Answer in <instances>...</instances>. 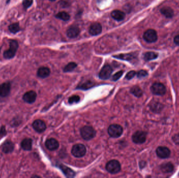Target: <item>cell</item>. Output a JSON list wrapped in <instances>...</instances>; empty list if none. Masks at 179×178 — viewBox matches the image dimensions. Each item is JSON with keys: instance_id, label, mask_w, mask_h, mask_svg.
<instances>
[{"instance_id": "f1b7e54d", "label": "cell", "mask_w": 179, "mask_h": 178, "mask_svg": "<svg viewBox=\"0 0 179 178\" xmlns=\"http://www.w3.org/2000/svg\"><path fill=\"white\" fill-rule=\"evenodd\" d=\"M9 30L13 34H16L20 31V27L18 23H13L11 24L8 27Z\"/></svg>"}, {"instance_id": "e575fe53", "label": "cell", "mask_w": 179, "mask_h": 178, "mask_svg": "<svg viewBox=\"0 0 179 178\" xmlns=\"http://www.w3.org/2000/svg\"><path fill=\"white\" fill-rule=\"evenodd\" d=\"M136 72L134 71H131L130 72H129L126 75V78L127 80H131L134 77V76L136 75Z\"/></svg>"}, {"instance_id": "8992f818", "label": "cell", "mask_w": 179, "mask_h": 178, "mask_svg": "<svg viewBox=\"0 0 179 178\" xmlns=\"http://www.w3.org/2000/svg\"><path fill=\"white\" fill-rule=\"evenodd\" d=\"M150 89L152 94L156 95L162 96L166 93V88L161 83H154Z\"/></svg>"}, {"instance_id": "7402d4cb", "label": "cell", "mask_w": 179, "mask_h": 178, "mask_svg": "<svg viewBox=\"0 0 179 178\" xmlns=\"http://www.w3.org/2000/svg\"><path fill=\"white\" fill-rule=\"evenodd\" d=\"M32 140L30 138H25L22 142L21 146L25 151H30L32 148Z\"/></svg>"}, {"instance_id": "5b68a950", "label": "cell", "mask_w": 179, "mask_h": 178, "mask_svg": "<svg viewBox=\"0 0 179 178\" xmlns=\"http://www.w3.org/2000/svg\"><path fill=\"white\" fill-rule=\"evenodd\" d=\"M86 147L83 144H78L73 146L71 150V153L74 157L80 158L86 155Z\"/></svg>"}, {"instance_id": "52a82bcc", "label": "cell", "mask_w": 179, "mask_h": 178, "mask_svg": "<svg viewBox=\"0 0 179 178\" xmlns=\"http://www.w3.org/2000/svg\"><path fill=\"white\" fill-rule=\"evenodd\" d=\"M144 40L148 43H154L158 39V36L156 30L149 29L146 30L143 35Z\"/></svg>"}, {"instance_id": "ffe728a7", "label": "cell", "mask_w": 179, "mask_h": 178, "mask_svg": "<svg viewBox=\"0 0 179 178\" xmlns=\"http://www.w3.org/2000/svg\"><path fill=\"white\" fill-rule=\"evenodd\" d=\"M150 109L152 111V112L155 113L160 112L164 108L163 105L159 102L154 101L153 103H150Z\"/></svg>"}, {"instance_id": "4fadbf2b", "label": "cell", "mask_w": 179, "mask_h": 178, "mask_svg": "<svg viewBox=\"0 0 179 178\" xmlns=\"http://www.w3.org/2000/svg\"><path fill=\"white\" fill-rule=\"evenodd\" d=\"M102 31V26L100 23H93L91 25L89 33L92 36H97L100 35Z\"/></svg>"}, {"instance_id": "7a4b0ae2", "label": "cell", "mask_w": 179, "mask_h": 178, "mask_svg": "<svg viewBox=\"0 0 179 178\" xmlns=\"http://www.w3.org/2000/svg\"><path fill=\"white\" fill-rule=\"evenodd\" d=\"M82 138L86 140H89L94 138L96 135V132L93 128L90 126H86L81 129Z\"/></svg>"}, {"instance_id": "44dd1931", "label": "cell", "mask_w": 179, "mask_h": 178, "mask_svg": "<svg viewBox=\"0 0 179 178\" xmlns=\"http://www.w3.org/2000/svg\"><path fill=\"white\" fill-rule=\"evenodd\" d=\"M160 169L164 173L171 172L174 169V166L171 163H166L162 164L160 166Z\"/></svg>"}, {"instance_id": "6da1fadb", "label": "cell", "mask_w": 179, "mask_h": 178, "mask_svg": "<svg viewBox=\"0 0 179 178\" xmlns=\"http://www.w3.org/2000/svg\"><path fill=\"white\" fill-rule=\"evenodd\" d=\"M18 48V41L15 40H11L10 43V48L8 50L5 51L3 53V56L6 59H11L15 55Z\"/></svg>"}, {"instance_id": "484cf974", "label": "cell", "mask_w": 179, "mask_h": 178, "mask_svg": "<svg viewBox=\"0 0 179 178\" xmlns=\"http://www.w3.org/2000/svg\"><path fill=\"white\" fill-rule=\"evenodd\" d=\"M158 55L156 53L153 52H148L144 54V58L145 60L148 61L154 60L158 58Z\"/></svg>"}, {"instance_id": "3957f363", "label": "cell", "mask_w": 179, "mask_h": 178, "mask_svg": "<svg viewBox=\"0 0 179 178\" xmlns=\"http://www.w3.org/2000/svg\"><path fill=\"white\" fill-rule=\"evenodd\" d=\"M121 164L119 161L116 160H112L106 164V170L112 174L118 173L121 170Z\"/></svg>"}, {"instance_id": "7c38bea8", "label": "cell", "mask_w": 179, "mask_h": 178, "mask_svg": "<svg viewBox=\"0 0 179 178\" xmlns=\"http://www.w3.org/2000/svg\"><path fill=\"white\" fill-rule=\"evenodd\" d=\"M80 30L78 26H71L67 31V35L70 38H75L80 34Z\"/></svg>"}, {"instance_id": "9c48e42d", "label": "cell", "mask_w": 179, "mask_h": 178, "mask_svg": "<svg viewBox=\"0 0 179 178\" xmlns=\"http://www.w3.org/2000/svg\"><path fill=\"white\" fill-rule=\"evenodd\" d=\"M112 72L113 69L110 65H104L99 73V77L102 80H106L111 77Z\"/></svg>"}, {"instance_id": "ac0fdd59", "label": "cell", "mask_w": 179, "mask_h": 178, "mask_svg": "<svg viewBox=\"0 0 179 178\" xmlns=\"http://www.w3.org/2000/svg\"><path fill=\"white\" fill-rule=\"evenodd\" d=\"M111 16L112 18L117 21H121L125 17V13L120 10H114L111 13Z\"/></svg>"}, {"instance_id": "f35d334b", "label": "cell", "mask_w": 179, "mask_h": 178, "mask_svg": "<svg viewBox=\"0 0 179 178\" xmlns=\"http://www.w3.org/2000/svg\"><path fill=\"white\" fill-rule=\"evenodd\" d=\"M10 1V0H8V2H9V1Z\"/></svg>"}, {"instance_id": "2e32d148", "label": "cell", "mask_w": 179, "mask_h": 178, "mask_svg": "<svg viewBox=\"0 0 179 178\" xmlns=\"http://www.w3.org/2000/svg\"><path fill=\"white\" fill-rule=\"evenodd\" d=\"M10 83L7 82L0 85V96L3 97L8 96L10 93Z\"/></svg>"}, {"instance_id": "8d00e7d4", "label": "cell", "mask_w": 179, "mask_h": 178, "mask_svg": "<svg viewBox=\"0 0 179 178\" xmlns=\"http://www.w3.org/2000/svg\"><path fill=\"white\" fill-rule=\"evenodd\" d=\"M174 42L177 45H179V35H177L174 37Z\"/></svg>"}, {"instance_id": "83f0119b", "label": "cell", "mask_w": 179, "mask_h": 178, "mask_svg": "<svg viewBox=\"0 0 179 178\" xmlns=\"http://www.w3.org/2000/svg\"><path fill=\"white\" fill-rule=\"evenodd\" d=\"M131 92L137 97H140L142 95V91L138 86H134L131 88Z\"/></svg>"}, {"instance_id": "d6986e66", "label": "cell", "mask_w": 179, "mask_h": 178, "mask_svg": "<svg viewBox=\"0 0 179 178\" xmlns=\"http://www.w3.org/2000/svg\"><path fill=\"white\" fill-rule=\"evenodd\" d=\"M51 71L47 67H41L37 71V75L41 78H45L50 75Z\"/></svg>"}, {"instance_id": "1f68e13d", "label": "cell", "mask_w": 179, "mask_h": 178, "mask_svg": "<svg viewBox=\"0 0 179 178\" xmlns=\"http://www.w3.org/2000/svg\"><path fill=\"white\" fill-rule=\"evenodd\" d=\"M33 0H24L23 2V5L25 9H27L29 8L33 4Z\"/></svg>"}, {"instance_id": "ba28073f", "label": "cell", "mask_w": 179, "mask_h": 178, "mask_svg": "<svg viewBox=\"0 0 179 178\" xmlns=\"http://www.w3.org/2000/svg\"><path fill=\"white\" fill-rule=\"evenodd\" d=\"M147 133L144 131H138L134 133L132 136V140L134 143L141 144L145 143L146 140Z\"/></svg>"}, {"instance_id": "d4e9b609", "label": "cell", "mask_w": 179, "mask_h": 178, "mask_svg": "<svg viewBox=\"0 0 179 178\" xmlns=\"http://www.w3.org/2000/svg\"><path fill=\"white\" fill-rule=\"evenodd\" d=\"M113 57L118 59H120L121 60L128 61L132 60L134 58V55L131 54H129V53L128 54H120L113 56Z\"/></svg>"}, {"instance_id": "f546056e", "label": "cell", "mask_w": 179, "mask_h": 178, "mask_svg": "<svg viewBox=\"0 0 179 178\" xmlns=\"http://www.w3.org/2000/svg\"><path fill=\"white\" fill-rule=\"evenodd\" d=\"M77 66V64L76 63L70 62V63H68L65 67L63 69V71L65 72H69L72 71Z\"/></svg>"}, {"instance_id": "e0dca14e", "label": "cell", "mask_w": 179, "mask_h": 178, "mask_svg": "<svg viewBox=\"0 0 179 178\" xmlns=\"http://www.w3.org/2000/svg\"><path fill=\"white\" fill-rule=\"evenodd\" d=\"M14 148V145L12 142H11L10 140H7L6 141L5 143L3 144L2 146V150L3 152L5 153V154H8V153H10L13 151Z\"/></svg>"}, {"instance_id": "8fae6325", "label": "cell", "mask_w": 179, "mask_h": 178, "mask_svg": "<svg viewBox=\"0 0 179 178\" xmlns=\"http://www.w3.org/2000/svg\"><path fill=\"white\" fill-rule=\"evenodd\" d=\"M33 127L34 130L38 133H42L46 128V124L43 121L36 120L33 123Z\"/></svg>"}, {"instance_id": "d6a6232c", "label": "cell", "mask_w": 179, "mask_h": 178, "mask_svg": "<svg viewBox=\"0 0 179 178\" xmlns=\"http://www.w3.org/2000/svg\"><path fill=\"white\" fill-rule=\"evenodd\" d=\"M123 74V72L122 71H119L118 72H117L113 76V80H114V81H116V80H118L121 77Z\"/></svg>"}, {"instance_id": "d590c367", "label": "cell", "mask_w": 179, "mask_h": 178, "mask_svg": "<svg viewBox=\"0 0 179 178\" xmlns=\"http://www.w3.org/2000/svg\"><path fill=\"white\" fill-rule=\"evenodd\" d=\"M172 140L175 144L179 145V133L176 134L172 137Z\"/></svg>"}, {"instance_id": "74e56055", "label": "cell", "mask_w": 179, "mask_h": 178, "mask_svg": "<svg viewBox=\"0 0 179 178\" xmlns=\"http://www.w3.org/2000/svg\"><path fill=\"white\" fill-rule=\"evenodd\" d=\"M51 1H56V0H50Z\"/></svg>"}, {"instance_id": "603a6c76", "label": "cell", "mask_w": 179, "mask_h": 178, "mask_svg": "<svg viewBox=\"0 0 179 178\" xmlns=\"http://www.w3.org/2000/svg\"><path fill=\"white\" fill-rule=\"evenodd\" d=\"M162 15H164L166 18H172L174 15V12L171 8L169 7H164L162 8L160 10Z\"/></svg>"}, {"instance_id": "5bb4252c", "label": "cell", "mask_w": 179, "mask_h": 178, "mask_svg": "<svg viewBox=\"0 0 179 178\" xmlns=\"http://www.w3.org/2000/svg\"><path fill=\"white\" fill-rule=\"evenodd\" d=\"M37 97V94L34 91H29L26 93L23 96V99L26 103H34Z\"/></svg>"}, {"instance_id": "277c9868", "label": "cell", "mask_w": 179, "mask_h": 178, "mask_svg": "<svg viewBox=\"0 0 179 178\" xmlns=\"http://www.w3.org/2000/svg\"><path fill=\"white\" fill-rule=\"evenodd\" d=\"M123 132V129L121 126L119 124H112L109 126L108 133L112 138H117L121 135Z\"/></svg>"}, {"instance_id": "30bf717a", "label": "cell", "mask_w": 179, "mask_h": 178, "mask_svg": "<svg viewBox=\"0 0 179 178\" xmlns=\"http://www.w3.org/2000/svg\"><path fill=\"white\" fill-rule=\"evenodd\" d=\"M156 154L159 158L165 159L169 157L171 154V151L166 147L160 146L157 148Z\"/></svg>"}, {"instance_id": "4dcf8cb0", "label": "cell", "mask_w": 179, "mask_h": 178, "mask_svg": "<svg viewBox=\"0 0 179 178\" xmlns=\"http://www.w3.org/2000/svg\"><path fill=\"white\" fill-rule=\"evenodd\" d=\"M80 100V98L79 96L74 95L71 96L69 98V103L70 104L74 103H78Z\"/></svg>"}, {"instance_id": "9a60e30c", "label": "cell", "mask_w": 179, "mask_h": 178, "mask_svg": "<svg viewBox=\"0 0 179 178\" xmlns=\"http://www.w3.org/2000/svg\"><path fill=\"white\" fill-rule=\"evenodd\" d=\"M45 145L47 148L50 151H55L58 149L59 144L57 140L55 138H50L46 140Z\"/></svg>"}, {"instance_id": "836d02e7", "label": "cell", "mask_w": 179, "mask_h": 178, "mask_svg": "<svg viewBox=\"0 0 179 178\" xmlns=\"http://www.w3.org/2000/svg\"><path fill=\"white\" fill-rule=\"evenodd\" d=\"M148 75L147 72L145 70H140L137 73V77L138 78H143Z\"/></svg>"}, {"instance_id": "cb8c5ba5", "label": "cell", "mask_w": 179, "mask_h": 178, "mask_svg": "<svg viewBox=\"0 0 179 178\" xmlns=\"http://www.w3.org/2000/svg\"><path fill=\"white\" fill-rule=\"evenodd\" d=\"M60 168L67 177H73L75 176V173L74 172V171L72 170L70 168H69L68 167H66V165H60Z\"/></svg>"}, {"instance_id": "4316f807", "label": "cell", "mask_w": 179, "mask_h": 178, "mask_svg": "<svg viewBox=\"0 0 179 178\" xmlns=\"http://www.w3.org/2000/svg\"><path fill=\"white\" fill-rule=\"evenodd\" d=\"M55 17L57 18L60 19L61 20L63 21H67L70 20V16L69 14L68 13H67L66 12H60L55 15Z\"/></svg>"}]
</instances>
